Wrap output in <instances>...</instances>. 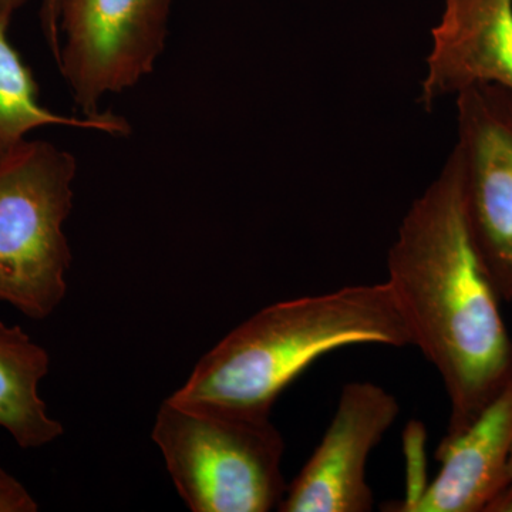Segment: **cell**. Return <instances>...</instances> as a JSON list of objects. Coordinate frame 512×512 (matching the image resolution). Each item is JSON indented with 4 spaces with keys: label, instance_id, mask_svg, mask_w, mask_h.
<instances>
[{
    "label": "cell",
    "instance_id": "1",
    "mask_svg": "<svg viewBox=\"0 0 512 512\" xmlns=\"http://www.w3.org/2000/svg\"><path fill=\"white\" fill-rule=\"evenodd\" d=\"M384 282L439 372L450 402L443 439H453L512 380V339L468 232L456 150L404 215Z\"/></svg>",
    "mask_w": 512,
    "mask_h": 512
},
{
    "label": "cell",
    "instance_id": "2",
    "mask_svg": "<svg viewBox=\"0 0 512 512\" xmlns=\"http://www.w3.org/2000/svg\"><path fill=\"white\" fill-rule=\"evenodd\" d=\"M356 345L413 346L386 282L266 306L202 356L170 399L210 412L271 419L278 397L316 360Z\"/></svg>",
    "mask_w": 512,
    "mask_h": 512
},
{
    "label": "cell",
    "instance_id": "3",
    "mask_svg": "<svg viewBox=\"0 0 512 512\" xmlns=\"http://www.w3.org/2000/svg\"><path fill=\"white\" fill-rule=\"evenodd\" d=\"M153 440L192 512L279 511L288 490L285 440L271 419L210 412L168 397Z\"/></svg>",
    "mask_w": 512,
    "mask_h": 512
},
{
    "label": "cell",
    "instance_id": "4",
    "mask_svg": "<svg viewBox=\"0 0 512 512\" xmlns=\"http://www.w3.org/2000/svg\"><path fill=\"white\" fill-rule=\"evenodd\" d=\"M77 161L47 141H23L0 160V302L49 318L67 292L72 252L63 225Z\"/></svg>",
    "mask_w": 512,
    "mask_h": 512
},
{
    "label": "cell",
    "instance_id": "5",
    "mask_svg": "<svg viewBox=\"0 0 512 512\" xmlns=\"http://www.w3.org/2000/svg\"><path fill=\"white\" fill-rule=\"evenodd\" d=\"M173 0H60L64 45L57 63L84 117L100 116L106 94L154 72Z\"/></svg>",
    "mask_w": 512,
    "mask_h": 512
},
{
    "label": "cell",
    "instance_id": "6",
    "mask_svg": "<svg viewBox=\"0 0 512 512\" xmlns=\"http://www.w3.org/2000/svg\"><path fill=\"white\" fill-rule=\"evenodd\" d=\"M456 97L468 232L501 301L512 303V92L481 83Z\"/></svg>",
    "mask_w": 512,
    "mask_h": 512
},
{
    "label": "cell",
    "instance_id": "7",
    "mask_svg": "<svg viewBox=\"0 0 512 512\" xmlns=\"http://www.w3.org/2000/svg\"><path fill=\"white\" fill-rule=\"evenodd\" d=\"M400 414L392 393L372 382L342 387L318 447L291 484L281 512H369L375 500L367 461Z\"/></svg>",
    "mask_w": 512,
    "mask_h": 512
},
{
    "label": "cell",
    "instance_id": "8",
    "mask_svg": "<svg viewBox=\"0 0 512 512\" xmlns=\"http://www.w3.org/2000/svg\"><path fill=\"white\" fill-rule=\"evenodd\" d=\"M431 42L421 83L423 109L433 110L443 97L474 84L512 92V0H446Z\"/></svg>",
    "mask_w": 512,
    "mask_h": 512
},
{
    "label": "cell",
    "instance_id": "9",
    "mask_svg": "<svg viewBox=\"0 0 512 512\" xmlns=\"http://www.w3.org/2000/svg\"><path fill=\"white\" fill-rule=\"evenodd\" d=\"M512 380L477 420L453 439H441V468L433 483L412 498L397 501L394 512H484L511 483Z\"/></svg>",
    "mask_w": 512,
    "mask_h": 512
},
{
    "label": "cell",
    "instance_id": "10",
    "mask_svg": "<svg viewBox=\"0 0 512 512\" xmlns=\"http://www.w3.org/2000/svg\"><path fill=\"white\" fill-rule=\"evenodd\" d=\"M49 366L45 348L20 326L0 320V427L23 450L45 447L64 431L39 394Z\"/></svg>",
    "mask_w": 512,
    "mask_h": 512
},
{
    "label": "cell",
    "instance_id": "11",
    "mask_svg": "<svg viewBox=\"0 0 512 512\" xmlns=\"http://www.w3.org/2000/svg\"><path fill=\"white\" fill-rule=\"evenodd\" d=\"M10 19L0 18V160L40 127L69 126L120 136L131 133L130 123L110 111L96 117H69L43 107L32 70L10 45Z\"/></svg>",
    "mask_w": 512,
    "mask_h": 512
},
{
    "label": "cell",
    "instance_id": "12",
    "mask_svg": "<svg viewBox=\"0 0 512 512\" xmlns=\"http://www.w3.org/2000/svg\"><path fill=\"white\" fill-rule=\"evenodd\" d=\"M39 510L33 495L18 478L0 467V512H35Z\"/></svg>",
    "mask_w": 512,
    "mask_h": 512
},
{
    "label": "cell",
    "instance_id": "13",
    "mask_svg": "<svg viewBox=\"0 0 512 512\" xmlns=\"http://www.w3.org/2000/svg\"><path fill=\"white\" fill-rule=\"evenodd\" d=\"M40 19L45 32L46 42L52 50L56 63L60 60V0H42Z\"/></svg>",
    "mask_w": 512,
    "mask_h": 512
},
{
    "label": "cell",
    "instance_id": "14",
    "mask_svg": "<svg viewBox=\"0 0 512 512\" xmlns=\"http://www.w3.org/2000/svg\"><path fill=\"white\" fill-rule=\"evenodd\" d=\"M484 512H512V481L495 495Z\"/></svg>",
    "mask_w": 512,
    "mask_h": 512
},
{
    "label": "cell",
    "instance_id": "15",
    "mask_svg": "<svg viewBox=\"0 0 512 512\" xmlns=\"http://www.w3.org/2000/svg\"><path fill=\"white\" fill-rule=\"evenodd\" d=\"M26 2L28 0H0V18H12L13 13Z\"/></svg>",
    "mask_w": 512,
    "mask_h": 512
},
{
    "label": "cell",
    "instance_id": "16",
    "mask_svg": "<svg viewBox=\"0 0 512 512\" xmlns=\"http://www.w3.org/2000/svg\"><path fill=\"white\" fill-rule=\"evenodd\" d=\"M508 473H510V477L512 480V448H511V454H510V461H508Z\"/></svg>",
    "mask_w": 512,
    "mask_h": 512
}]
</instances>
